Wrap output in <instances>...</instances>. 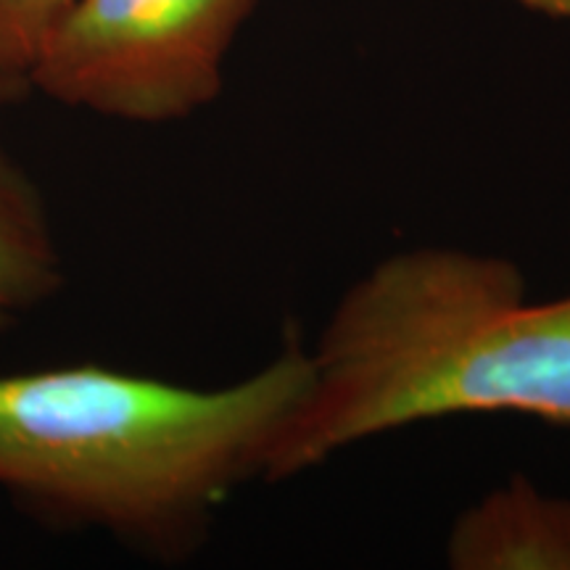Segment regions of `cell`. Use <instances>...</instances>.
Segmentation results:
<instances>
[{"mask_svg": "<svg viewBox=\"0 0 570 570\" xmlns=\"http://www.w3.org/2000/svg\"><path fill=\"white\" fill-rule=\"evenodd\" d=\"M523 3L537 6V9H544L550 13H562V17H570V0H523Z\"/></svg>", "mask_w": 570, "mask_h": 570, "instance_id": "obj_8", "label": "cell"}, {"mask_svg": "<svg viewBox=\"0 0 570 570\" xmlns=\"http://www.w3.org/2000/svg\"><path fill=\"white\" fill-rule=\"evenodd\" d=\"M267 481L417 420L520 412L570 428V296L533 304L497 256L417 248L341 296Z\"/></svg>", "mask_w": 570, "mask_h": 570, "instance_id": "obj_2", "label": "cell"}, {"mask_svg": "<svg viewBox=\"0 0 570 570\" xmlns=\"http://www.w3.org/2000/svg\"><path fill=\"white\" fill-rule=\"evenodd\" d=\"M67 285V259L38 180L0 146V336Z\"/></svg>", "mask_w": 570, "mask_h": 570, "instance_id": "obj_4", "label": "cell"}, {"mask_svg": "<svg viewBox=\"0 0 570 570\" xmlns=\"http://www.w3.org/2000/svg\"><path fill=\"white\" fill-rule=\"evenodd\" d=\"M259 0H75L30 69L32 92L130 125L194 117Z\"/></svg>", "mask_w": 570, "mask_h": 570, "instance_id": "obj_3", "label": "cell"}, {"mask_svg": "<svg viewBox=\"0 0 570 570\" xmlns=\"http://www.w3.org/2000/svg\"><path fill=\"white\" fill-rule=\"evenodd\" d=\"M454 568H570V502L523 479L460 518L449 541Z\"/></svg>", "mask_w": 570, "mask_h": 570, "instance_id": "obj_5", "label": "cell"}, {"mask_svg": "<svg viewBox=\"0 0 570 570\" xmlns=\"http://www.w3.org/2000/svg\"><path fill=\"white\" fill-rule=\"evenodd\" d=\"M30 92H32L30 77L21 75L17 69L6 67V63L0 61V122H3L6 114H9L17 104L24 101Z\"/></svg>", "mask_w": 570, "mask_h": 570, "instance_id": "obj_7", "label": "cell"}, {"mask_svg": "<svg viewBox=\"0 0 570 570\" xmlns=\"http://www.w3.org/2000/svg\"><path fill=\"white\" fill-rule=\"evenodd\" d=\"M75 0H0V61L30 77Z\"/></svg>", "mask_w": 570, "mask_h": 570, "instance_id": "obj_6", "label": "cell"}, {"mask_svg": "<svg viewBox=\"0 0 570 570\" xmlns=\"http://www.w3.org/2000/svg\"><path fill=\"white\" fill-rule=\"evenodd\" d=\"M312 377L302 333L244 381L196 389L109 365L0 375V491L40 523L188 560L227 497L269 475Z\"/></svg>", "mask_w": 570, "mask_h": 570, "instance_id": "obj_1", "label": "cell"}]
</instances>
